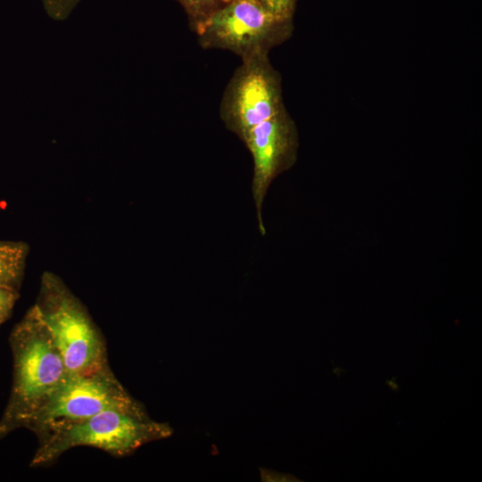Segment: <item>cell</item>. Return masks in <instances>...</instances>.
Wrapping results in <instances>:
<instances>
[{
	"mask_svg": "<svg viewBox=\"0 0 482 482\" xmlns=\"http://www.w3.org/2000/svg\"><path fill=\"white\" fill-rule=\"evenodd\" d=\"M12 336L13 386L0 430L23 426L71 374L35 305L28 311Z\"/></svg>",
	"mask_w": 482,
	"mask_h": 482,
	"instance_id": "6da1fadb",
	"label": "cell"
},
{
	"mask_svg": "<svg viewBox=\"0 0 482 482\" xmlns=\"http://www.w3.org/2000/svg\"><path fill=\"white\" fill-rule=\"evenodd\" d=\"M171 434L169 424L150 419L140 403L131 408L108 409L40 439L32 465L49 463L77 446L95 447L124 456Z\"/></svg>",
	"mask_w": 482,
	"mask_h": 482,
	"instance_id": "7a4b0ae2",
	"label": "cell"
},
{
	"mask_svg": "<svg viewBox=\"0 0 482 482\" xmlns=\"http://www.w3.org/2000/svg\"><path fill=\"white\" fill-rule=\"evenodd\" d=\"M71 374L107 367L104 343L85 307L60 278L45 272L35 304Z\"/></svg>",
	"mask_w": 482,
	"mask_h": 482,
	"instance_id": "3957f363",
	"label": "cell"
},
{
	"mask_svg": "<svg viewBox=\"0 0 482 482\" xmlns=\"http://www.w3.org/2000/svg\"><path fill=\"white\" fill-rule=\"evenodd\" d=\"M108 367L87 374H70L23 426L39 440L100 411L138 405Z\"/></svg>",
	"mask_w": 482,
	"mask_h": 482,
	"instance_id": "277c9868",
	"label": "cell"
},
{
	"mask_svg": "<svg viewBox=\"0 0 482 482\" xmlns=\"http://www.w3.org/2000/svg\"><path fill=\"white\" fill-rule=\"evenodd\" d=\"M194 28L202 47L229 50L241 59L269 53L290 31L289 21L277 18L260 0H231Z\"/></svg>",
	"mask_w": 482,
	"mask_h": 482,
	"instance_id": "5b68a950",
	"label": "cell"
},
{
	"mask_svg": "<svg viewBox=\"0 0 482 482\" xmlns=\"http://www.w3.org/2000/svg\"><path fill=\"white\" fill-rule=\"evenodd\" d=\"M285 109L280 77L268 53L243 58L223 93L220 116L243 142L248 132Z\"/></svg>",
	"mask_w": 482,
	"mask_h": 482,
	"instance_id": "8992f818",
	"label": "cell"
},
{
	"mask_svg": "<svg viewBox=\"0 0 482 482\" xmlns=\"http://www.w3.org/2000/svg\"><path fill=\"white\" fill-rule=\"evenodd\" d=\"M253 160L252 193L260 233L266 229L262 204L273 179L293 166L296 160L298 136L285 109L253 128L243 141Z\"/></svg>",
	"mask_w": 482,
	"mask_h": 482,
	"instance_id": "52a82bcc",
	"label": "cell"
},
{
	"mask_svg": "<svg viewBox=\"0 0 482 482\" xmlns=\"http://www.w3.org/2000/svg\"><path fill=\"white\" fill-rule=\"evenodd\" d=\"M28 254L23 243L0 242V287L14 288L21 278Z\"/></svg>",
	"mask_w": 482,
	"mask_h": 482,
	"instance_id": "ba28073f",
	"label": "cell"
},
{
	"mask_svg": "<svg viewBox=\"0 0 482 482\" xmlns=\"http://www.w3.org/2000/svg\"><path fill=\"white\" fill-rule=\"evenodd\" d=\"M185 9L193 26L204 20L224 4L222 0H177Z\"/></svg>",
	"mask_w": 482,
	"mask_h": 482,
	"instance_id": "9c48e42d",
	"label": "cell"
},
{
	"mask_svg": "<svg viewBox=\"0 0 482 482\" xmlns=\"http://www.w3.org/2000/svg\"><path fill=\"white\" fill-rule=\"evenodd\" d=\"M80 0H42L44 9L54 21L66 20Z\"/></svg>",
	"mask_w": 482,
	"mask_h": 482,
	"instance_id": "30bf717a",
	"label": "cell"
},
{
	"mask_svg": "<svg viewBox=\"0 0 482 482\" xmlns=\"http://www.w3.org/2000/svg\"><path fill=\"white\" fill-rule=\"evenodd\" d=\"M263 6L277 18L289 21L295 0H260Z\"/></svg>",
	"mask_w": 482,
	"mask_h": 482,
	"instance_id": "8fae6325",
	"label": "cell"
},
{
	"mask_svg": "<svg viewBox=\"0 0 482 482\" xmlns=\"http://www.w3.org/2000/svg\"><path fill=\"white\" fill-rule=\"evenodd\" d=\"M16 299L17 294L14 288L0 287V323L9 316Z\"/></svg>",
	"mask_w": 482,
	"mask_h": 482,
	"instance_id": "7c38bea8",
	"label": "cell"
},
{
	"mask_svg": "<svg viewBox=\"0 0 482 482\" xmlns=\"http://www.w3.org/2000/svg\"><path fill=\"white\" fill-rule=\"evenodd\" d=\"M222 1H223L224 4H226V3H228V2L231 1V0H222Z\"/></svg>",
	"mask_w": 482,
	"mask_h": 482,
	"instance_id": "4fadbf2b",
	"label": "cell"
}]
</instances>
